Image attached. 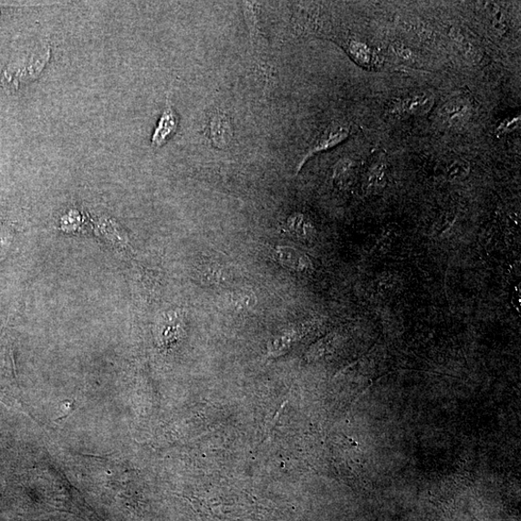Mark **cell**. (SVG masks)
<instances>
[{"mask_svg":"<svg viewBox=\"0 0 521 521\" xmlns=\"http://www.w3.org/2000/svg\"><path fill=\"white\" fill-rule=\"evenodd\" d=\"M0 401L11 408L18 410L23 408V399L18 384L16 383L10 357L4 352L3 363L0 364Z\"/></svg>","mask_w":521,"mask_h":521,"instance_id":"1","label":"cell"},{"mask_svg":"<svg viewBox=\"0 0 521 521\" xmlns=\"http://www.w3.org/2000/svg\"><path fill=\"white\" fill-rule=\"evenodd\" d=\"M440 115L448 128H463L472 117V107L463 99H453L443 107Z\"/></svg>","mask_w":521,"mask_h":521,"instance_id":"2","label":"cell"},{"mask_svg":"<svg viewBox=\"0 0 521 521\" xmlns=\"http://www.w3.org/2000/svg\"><path fill=\"white\" fill-rule=\"evenodd\" d=\"M210 139L218 149L231 145L234 139V129L229 117L223 112L214 113L209 122Z\"/></svg>","mask_w":521,"mask_h":521,"instance_id":"3","label":"cell"},{"mask_svg":"<svg viewBox=\"0 0 521 521\" xmlns=\"http://www.w3.org/2000/svg\"><path fill=\"white\" fill-rule=\"evenodd\" d=\"M178 127V115L172 109L170 99H167L166 107L153 134L152 145L156 148H160L164 145L174 136Z\"/></svg>","mask_w":521,"mask_h":521,"instance_id":"4","label":"cell"},{"mask_svg":"<svg viewBox=\"0 0 521 521\" xmlns=\"http://www.w3.org/2000/svg\"><path fill=\"white\" fill-rule=\"evenodd\" d=\"M274 258L291 270L305 273L310 270L312 264L310 259L302 252L288 246H276L273 249Z\"/></svg>","mask_w":521,"mask_h":521,"instance_id":"5","label":"cell"},{"mask_svg":"<svg viewBox=\"0 0 521 521\" xmlns=\"http://www.w3.org/2000/svg\"><path fill=\"white\" fill-rule=\"evenodd\" d=\"M434 105V97L430 92H419L403 99L397 106L396 111L407 115H425Z\"/></svg>","mask_w":521,"mask_h":521,"instance_id":"6","label":"cell"},{"mask_svg":"<svg viewBox=\"0 0 521 521\" xmlns=\"http://www.w3.org/2000/svg\"><path fill=\"white\" fill-rule=\"evenodd\" d=\"M349 137V130L346 127L339 126L330 129L326 132L325 136L317 142V144L310 150L309 154L305 158L304 162L300 163L298 171L305 164V162L313 155L322 151L333 148L344 141Z\"/></svg>","mask_w":521,"mask_h":521,"instance_id":"7","label":"cell"},{"mask_svg":"<svg viewBox=\"0 0 521 521\" xmlns=\"http://www.w3.org/2000/svg\"><path fill=\"white\" fill-rule=\"evenodd\" d=\"M287 226L293 236L299 240L307 239L313 231V227L307 218L301 214L292 215L287 222Z\"/></svg>","mask_w":521,"mask_h":521,"instance_id":"8","label":"cell"},{"mask_svg":"<svg viewBox=\"0 0 521 521\" xmlns=\"http://www.w3.org/2000/svg\"><path fill=\"white\" fill-rule=\"evenodd\" d=\"M349 53L359 64L367 66L371 62L372 52L366 44L352 40L349 44Z\"/></svg>","mask_w":521,"mask_h":521,"instance_id":"9","label":"cell"},{"mask_svg":"<svg viewBox=\"0 0 521 521\" xmlns=\"http://www.w3.org/2000/svg\"><path fill=\"white\" fill-rule=\"evenodd\" d=\"M470 172V165L464 160L453 162L447 170V176L451 181L464 179Z\"/></svg>","mask_w":521,"mask_h":521,"instance_id":"10","label":"cell"},{"mask_svg":"<svg viewBox=\"0 0 521 521\" xmlns=\"http://www.w3.org/2000/svg\"><path fill=\"white\" fill-rule=\"evenodd\" d=\"M386 182L385 168L382 164H378L372 168L369 173L370 188H381Z\"/></svg>","mask_w":521,"mask_h":521,"instance_id":"11","label":"cell"},{"mask_svg":"<svg viewBox=\"0 0 521 521\" xmlns=\"http://www.w3.org/2000/svg\"><path fill=\"white\" fill-rule=\"evenodd\" d=\"M491 15H492L493 25L495 30H497L500 33L505 31L506 21L505 18H504L502 11L497 6L493 5V8L491 10Z\"/></svg>","mask_w":521,"mask_h":521,"instance_id":"12","label":"cell"},{"mask_svg":"<svg viewBox=\"0 0 521 521\" xmlns=\"http://www.w3.org/2000/svg\"><path fill=\"white\" fill-rule=\"evenodd\" d=\"M520 125V116L511 117L506 120H504L497 129V131L501 134L509 133L516 130Z\"/></svg>","mask_w":521,"mask_h":521,"instance_id":"13","label":"cell"},{"mask_svg":"<svg viewBox=\"0 0 521 521\" xmlns=\"http://www.w3.org/2000/svg\"><path fill=\"white\" fill-rule=\"evenodd\" d=\"M394 52L398 57H400L402 59L412 60L413 58L412 50L406 46H403L401 44H396L394 46Z\"/></svg>","mask_w":521,"mask_h":521,"instance_id":"14","label":"cell"}]
</instances>
